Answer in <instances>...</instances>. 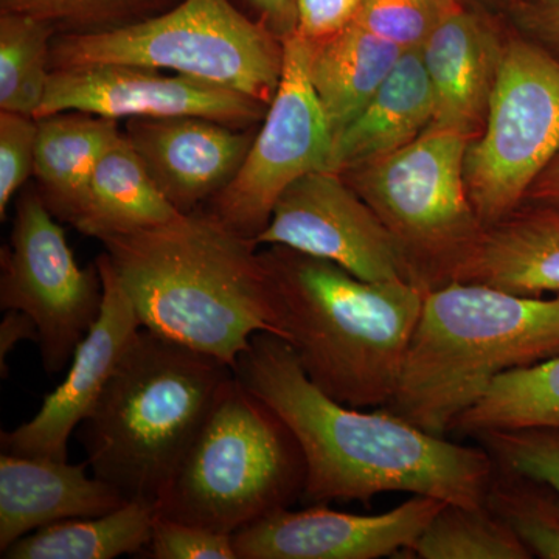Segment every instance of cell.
Wrapping results in <instances>:
<instances>
[{
    "instance_id": "1f68e13d",
    "label": "cell",
    "mask_w": 559,
    "mask_h": 559,
    "mask_svg": "<svg viewBox=\"0 0 559 559\" xmlns=\"http://www.w3.org/2000/svg\"><path fill=\"white\" fill-rule=\"evenodd\" d=\"M38 119L0 110V219L28 178L35 175Z\"/></svg>"
},
{
    "instance_id": "d6986e66",
    "label": "cell",
    "mask_w": 559,
    "mask_h": 559,
    "mask_svg": "<svg viewBox=\"0 0 559 559\" xmlns=\"http://www.w3.org/2000/svg\"><path fill=\"white\" fill-rule=\"evenodd\" d=\"M455 282L518 296H559V210L524 204L485 227Z\"/></svg>"
},
{
    "instance_id": "30bf717a",
    "label": "cell",
    "mask_w": 559,
    "mask_h": 559,
    "mask_svg": "<svg viewBox=\"0 0 559 559\" xmlns=\"http://www.w3.org/2000/svg\"><path fill=\"white\" fill-rule=\"evenodd\" d=\"M39 191L21 194L2 250L0 308L35 320L47 373H60L100 318L105 289L97 263L80 267L66 231Z\"/></svg>"
},
{
    "instance_id": "f546056e",
    "label": "cell",
    "mask_w": 559,
    "mask_h": 559,
    "mask_svg": "<svg viewBox=\"0 0 559 559\" xmlns=\"http://www.w3.org/2000/svg\"><path fill=\"white\" fill-rule=\"evenodd\" d=\"M476 439L499 468L540 481L559 500V429L492 430Z\"/></svg>"
},
{
    "instance_id": "484cf974",
    "label": "cell",
    "mask_w": 559,
    "mask_h": 559,
    "mask_svg": "<svg viewBox=\"0 0 559 559\" xmlns=\"http://www.w3.org/2000/svg\"><path fill=\"white\" fill-rule=\"evenodd\" d=\"M57 31L43 17L0 11V110L36 119L49 84Z\"/></svg>"
},
{
    "instance_id": "6da1fadb",
    "label": "cell",
    "mask_w": 559,
    "mask_h": 559,
    "mask_svg": "<svg viewBox=\"0 0 559 559\" xmlns=\"http://www.w3.org/2000/svg\"><path fill=\"white\" fill-rule=\"evenodd\" d=\"M234 370L299 443L307 502L367 503L388 492H409L452 506H485L496 473L485 448L452 443L385 407L367 412L331 399L312 384L282 337L255 334Z\"/></svg>"
},
{
    "instance_id": "d590c367",
    "label": "cell",
    "mask_w": 559,
    "mask_h": 559,
    "mask_svg": "<svg viewBox=\"0 0 559 559\" xmlns=\"http://www.w3.org/2000/svg\"><path fill=\"white\" fill-rule=\"evenodd\" d=\"M24 341L39 342L38 325L25 312L7 310L2 323H0V371H2L3 380L9 374L7 358L14 347Z\"/></svg>"
},
{
    "instance_id": "52a82bcc",
    "label": "cell",
    "mask_w": 559,
    "mask_h": 559,
    "mask_svg": "<svg viewBox=\"0 0 559 559\" xmlns=\"http://www.w3.org/2000/svg\"><path fill=\"white\" fill-rule=\"evenodd\" d=\"M94 64L173 70L271 105L282 76L283 40L230 0H180L159 16L51 40V70Z\"/></svg>"
},
{
    "instance_id": "7a4b0ae2",
    "label": "cell",
    "mask_w": 559,
    "mask_h": 559,
    "mask_svg": "<svg viewBox=\"0 0 559 559\" xmlns=\"http://www.w3.org/2000/svg\"><path fill=\"white\" fill-rule=\"evenodd\" d=\"M102 242L142 329L234 369L255 334L278 336L259 245L210 210Z\"/></svg>"
},
{
    "instance_id": "ac0fdd59",
    "label": "cell",
    "mask_w": 559,
    "mask_h": 559,
    "mask_svg": "<svg viewBox=\"0 0 559 559\" xmlns=\"http://www.w3.org/2000/svg\"><path fill=\"white\" fill-rule=\"evenodd\" d=\"M90 463L0 455V551L28 533L124 506L110 485L87 474Z\"/></svg>"
},
{
    "instance_id": "e0dca14e",
    "label": "cell",
    "mask_w": 559,
    "mask_h": 559,
    "mask_svg": "<svg viewBox=\"0 0 559 559\" xmlns=\"http://www.w3.org/2000/svg\"><path fill=\"white\" fill-rule=\"evenodd\" d=\"M419 50L433 92L430 130L476 139L487 121L502 46L479 17L459 5Z\"/></svg>"
},
{
    "instance_id": "8d00e7d4",
    "label": "cell",
    "mask_w": 559,
    "mask_h": 559,
    "mask_svg": "<svg viewBox=\"0 0 559 559\" xmlns=\"http://www.w3.org/2000/svg\"><path fill=\"white\" fill-rule=\"evenodd\" d=\"M257 11L261 24L266 25L275 36L285 39L296 32L297 0H246Z\"/></svg>"
},
{
    "instance_id": "e575fe53",
    "label": "cell",
    "mask_w": 559,
    "mask_h": 559,
    "mask_svg": "<svg viewBox=\"0 0 559 559\" xmlns=\"http://www.w3.org/2000/svg\"><path fill=\"white\" fill-rule=\"evenodd\" d=\"M527 27L532 40L559 60V0H539L528 11Z\"/></svg>"
},
{
    "instance_id": "ba28073f",
    "label": "cell",
    "mask_w": 559,
    "mask_h": 559,
    "mask_svg": "<svg viewBox=\"0 0 559 559\" xmlns=\"http://www.w3.org/2000/svg\"><path fill=\"white\" fill-rule=\"evenodd\" d=\"M469 142L428 128L403 148L341 175L380 216L407 282L425 294L457 280L485 230L466 189Z\"/></svg>"
},
{
    "instance_id": "2e32d148",
    "label": "cell",
    "mask_w": 559,
    "mask_h": 559,
    "mask_svg": "<svg viewBox=\"0 0 559 559\" xmlns=\"http://www.w3.org/2000/svg\"><path fill=\"white\" fill-rule=\"evenodd\" d=\"M124 135L180 213L218 194L240 170L255 139L250 128L202 117L130 119Z\"/></svg>"
},
{
    "instance_id": "5b68a950",
    "label": "cell",
    "mask_w": 559,
    "mask_h": 559,
    "mask_svg": "<svg viewBox=\"0 0 559 559\" xmlns=\"http://www.w3.org/2000/svg\"><path fill=\"white\" fill-rule=\"evenodd\" d=\"M559 355V296L477 283L430 290L385 409L443 436L496 378Z\"/></svg>"
},
{
    "instance_id": "cb8c5ba5",
    "label": "cell",
    "mask_w": 559,
    "mask_h": 559,
    "mask_svg": "<svg viewBox=\"0 0 559 559\" xmlns=\"http://www.w3.org/2000/svg\"><path fill=\"white\" fill-rule=\"evenodd\" d=\"M156 507L128 502L100 516L57 522L2 551L5 559H112L148 546Z\"/></svg>"
},
{
    "instance_id": "74e56055",
    "label": "cell",
    "mask_w": 559,
    "mask_h": 559,
    "mask_svg": "<svg viewBox=\"0 0 559 559\" xmlns=\"http://www.w3.org/2000/svg\"><path fill=\"white\" fill-rule=\"evenodd\" d=\"M524 204L559 210V154L530 187Z\"/></svg>"
},
{
    "instance_id": "603a6c76",
    "label": "cell",
    "mask_w": 559,
    "mask_h": 559,
    "mask_svg": "<svg viewBox=\"0 0 559 559\" xmlns=\"http://www.w3.org/2000/svg\"><path fill=\"white\" fill-rule=\"evenodd\" d=\"M180 215L182 213L165 198L123 134L98 162L86 201L72 226L102 241L153 229Z\"/></svg>"
},
{
    "instance_id": "277c9868",
    "label": "cell",
    "mask_w": 559,
    "mask_h": 559,
    "mask_svg": "<svg viewBox=\"0 0 559 559\" xmlns=\"http://www.w3.org/2000/svg\"><path fill=\"white\" fill-rule=\"evenodd\" d=\"M234 367L140 329L76 429L95 477L159 507Z\"/></svg>"
},
{
    "instance_id": "5bb4252c",
    "label": "cell",
    "mask_w": 559,
    "mask_h": 559,
    "mask_svg": "<svg viewBox=\"0 0 559 559\" xmlns=\"http://www.w3.org/2000/svg\"><path fill=\"white\" fill-rule=\"evenodd\" d=\"M444 502L412 496L380 514L344 513L314 503L282 509L234 533L238 559H380L409 551Z\"/></svg>"
},
{
    "instance_id": "d6a6232c",
    "label": "cell",
    "mask_w": 559,
    "mask_h": 559,
    "mask_svg": "<svg viewBox=\"0 0 559 559\" xmlns=\"http://www.w3.org/2000/svg\"><path fill=\"white\" fill-rule=\"evenodd\" d=\"M153 559H238L234 535L198 527L156 514L148 546Z\"/></svg>"
},
{
    "instance_id": "3957f363",
    "label": "cell",
    "mask_w": 559,
    "mask_h": 559,
    "mask_svg": "<svg viewBox=\"0 0 559 559\" xmlns=\"http://www.w3.org/2000/svg\"><path fill=\"white\" fill-rule=\"evenodd\" d=\"M260 255L278 337L312 384L347 406H388L426 294L407 280L367 282L282 246Z\"/></svg>"
},
{
    "instance_id": "f1b7e54d",
    "label": "cell",
    "mask_w": 559,
    "mask_h": 559,
    "mask_svg": "<svg viewBox=\"0 0 559 559\" xmlns=\"http://www.w3.org/2000/svg\"><path fill=\"white\" fill-rule=\"evenodd\" d=\"M455 0H364L355 24L404 50H418L457 9Z\"/></svg>"
},
{
    "instance_id": "7402d4cb",
    "label": "cell",
    "mask_w": 559,
    "mask_h": 559,
    "mask_svg": "<svg viewBox=\"0 0 559 559\" xmlns=\"http://www.w3.org/2000/svg\"><path fill=\"white\" fill-rule=\"evenodd\" d=\"M404 49L359 27L310 43V80L334 140L369 105Z\"/></svg>"
},
{
    "instance_id": "4fadbf2b",
    "label": "cell",
    "mask_w": 559,
    "mask_h": 559,
    "mask_svg": "<svg viewBox=\"0 0 559 559\" xmlns=\"http://www.w3.org/2000/svg\"><path fill=\"white\" fill-rule=\"evenodd\" d=\"M270 105L241 92L159 69L94 64L53 69L36 119L80 110L106 119L202 117L248 130Z\"/></svg>"
},
{
    "instance_id": "836d02e7",
    "label": "cell",
    "mask_w": 559,
    "mask_h": 559,
    "mask_svg": "<svg viewBox=\"0 0 559 559\" xmlns=\"http://www.w3.org/2000/svg\"><path fill=\"white\" fill-rule=\"evenodd\" d=\"M364 0H297V35L316 44L331 38L355 21Z\"/></svg>"
},
{
    "instance_id": "7c38bea8",
    "label": "cell",
    "mask_w": 559,
    "mask_h": 559,
    "mask_svg": "<svg viewBox=\"0 0 559 559\" xmlns=\"http://www.w3.org/2000/svg\"><path fill=\"white\" fill-rule=\"evenodd\" d=\"M255 241L330 261L367 282L407 280L388 227L337 173L312 171L290 183Z\"/></svg>"
},
{
    "instance_id": "4dcf8cb0",
    "label": "cell",
    "mask_w": 559,
    "mask_h": 559,
    "mask_svg": "<svg viewBox=\"0 0 559 559\" xmlns=\"http://www.w3.org/2000/svg\"><path fill=\"white\" fill-rule=\"evenodd\" d=\"M156 0H0V11L32 14L66 33L110 31L132 24Z\"/></svg>"
},
{
    "instance_id": "83f0119b",
    "label": "cell",
    "mask_w": 559,
    "mask_h": 559,
    "mask_svg": "<svg viewBox=\"0 0 559 559\" xmlns=\"http://www.w3.org/2000/svg\"><path fill=\"white\" fill-rule=\"evenodd\" d=\"M544 484L499 468L489 484L485 506L527 547L532 557L559 559V500L543 495Z\"/></svg>"
},
{
    "instance_id": "44dd1931",
    "label": "cell",
    "mask_w": 559,
    "mask_h": 559,
    "mask_svg": "<svg viewBox=\"0 0 559 559\" xmlns=\"http://www.w3.org/2000/svg\"><path fill=\"white\" fill-rule=\"evenodd\" d=\"M121 138L119 120L80 110L38 119L35 176L40 197L58 219L75 221L98 162Z\"/></svg>"
},
{
    "instance_id": "9a60e30c",
    "label": "cell",
    "mask_w": 559,
    "mask_h": 559,
    "mask_svg": "<svg viewBox=\"0 0 559 559\" xmlns=\"http://www.w3.org/2000/svg\"><path fill=\"white\" fill-rule=\"evenodd\" d=\"M95 263L105 289L100 318L73 353L68 377L44 399L38 414L16 429L2 430L0 444L7 454L68 460L70 436L90 415L124 349L142 329L106 252Z\"/></svg>"
},
{
    "instance_id": "ffe728a7",
    "label": "cell",
    "mask_w": 559,
    "mask_h": 559,
    "mask_svg": "<svg viewBox=\"0 0 559 559\" xmlns=\"http://www.w3.org/2000/svg\"><path fill=\"white\" fill-rule=\"evenodd\" d=\"M432 117L421 50H406L369 105L334 140L326 171L344 175L403 148L428 130Z\"/></svg>"
},
{
    "instance_id": "d4e9b609",
    "label": "cell",
    "mask_w": 559,
    "mask_h": 559,
    "mask_svg": "<svg viewBox=\"0 0 559 559\" xmlns=\"http://www.w3.org/2000/svg\"><path fill=\"white\" fill-rule=\"evenodd\" d=\"M518 429H559V355L500 374L452 426L474 437Z\"/></svg>"
},
{
    "instance_id": "4316f807",
    "label": "cell",
    "mask_w": 559,
    "mask_h": 559,
    "mask_svg": "<svg viewBox=\"0 0 559 559\" xmlns=\"http://www.w3.org/2000/svg\"><path fill=\"white\" fill-rule=\"evenodd\" d=\"M409 554L421 559H528L527 547L487 506L444 503Z\"/></svg>"
},
{
    "instance_id": "8992f818",
    "label": "cell",
    "mask_w": 559,
    "mask_h": 559,
    "mask_svg": "<svg viewBox=\"0 0 559 559\" xmlns=\"http://www.w3.org/2000/svg\"><path fill=\"white\" fill-rule=\"evenodd\" d=\"M305 460L283 419L237 377L191 444L157 514L234 533L304 496Z\"/></svg>"
},
{
    "instance_id": "8fae6325",
    "label": "cell",
    "mask_w": 559,
    "mask_h": 559,
    "mask_svg": "<svg viewBox=\"0 0 559 559\" xmlns=\"http://www.w3.org/2000/svg\"><path fill=\"white\" fill-rule=\"evenodd\" d=\"M283 40V69L263 127L235 178L209 201L231 230L257 240L275 202L290 183L326 170L333 134L310 80V43L293 33Z\"/></svg>"
},
{
    "instance_id": "9c48e42d",
    "label": "cell",
    "mask_w": 559,
    "mask_h": 559,
    "mask_svg": "<svg viewBox=\"0 0 559 559\" xmlns=\"http://www.w3.org/2000/svg\"><path fill=\"white\" fill-rule=\"evenodd\" d=\"M558 154L559 60L535 40L510 39L484 130L466 153V189L481 226L516 212Z\"/></svg>"
}]
</instances>
